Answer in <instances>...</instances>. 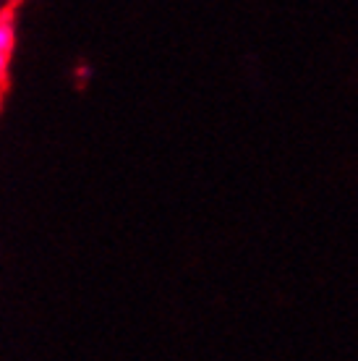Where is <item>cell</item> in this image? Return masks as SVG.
<instances>
[{
    "instance_id": "obj_2",
    "label": "cell",
    "mask_w": 358,
    "mask_h": 361,
    "mask_svg": "<svg viewBox=\"0 0 358 361\" xmlns=\"http://www.w3.org/2000/svg\"><path fill=\"white\" fill-rule=\"evenodd\" d=\"M6 3H11V0H0V11H3V8H8V6H6Z\"/></svg>"
},
{
    "instance_id": "obj_3",
    "label": "cell",
    "mask_w": 358,
    "mask_h": 361,
    "mask_svg": "<svg viewBox=\"0 0 358 361\" xmlns=\"http://www.w3.org/2000/svg\"><path fill=\"white\" fill-rule=\"evenodd\" d=\"M0 92H3V87H0Z\"/></svg>"
},
{
    "instance_id": "obj_1",
    "label": "cell",
    "mask_w": 358,
    "mask_h": 361,
    "mask_svg": "<svg viewBox=\"0 0 358 361\" xmlns=\"http://www.w3.org/2000/svg\"><path fill=\"white\" fill-rule=\"evenodd\" d=\"M13 47H16V18L13 11H0V87H6L11 71V58H13Z\"/></svg>"
}]
</instances>
